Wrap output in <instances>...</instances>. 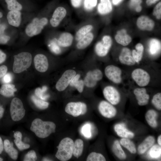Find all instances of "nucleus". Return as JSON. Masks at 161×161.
Segmentation results:
<instances>
[{"label": "nucleus", "mask_w": 161, "mask_h": 161, "mask_svg": "<svg viewBox=\"0 0 161 161\" xmlns=\"http://www.w3.org/2000/svg\"><path fill=\"white\" fill-rule=\"evenodd\" d=\"M56 40L60 47L66 48L72 45L74 40V36L70 32H64L60 34Z\"/></svg>", "instance_id": "19"}, {"label": "nucleus", "mask_w": 161, "mask_h": 161, "mask_svg": "<svg viewBox=\"0 0 161 161\" xmlns=\"http://www.w3.org/2000/svg\"><path fill=\"white\" fill-rule=\"evenodd\" d=\"M133 92L138 105L144 106L148 104L150 96L145 88L144 87L136 88L134 89Z\"/></svg>", "instance_id": "18"}, {"label": "nucleus", "mask_w": 161, "mask_h": 161, "mask_svg": "<svg viewBox=\"0 0 161 161\" xmlns=\"http://www.w3.org/2000/svg\"><path fill=\"white\" fill-rule=\"evenodd\" d=\"M8 9L11 10L20 11L22 8V5L16 0H5Z\"/></svg>", "instance_id": "40"}, {"label": "nucleus", "mask_w": 161, "mask_h": 161, "mask_svg": "<svg viewBox=\"0 0 161 161\" xmlns=\"http://www.w3.org/2000/svg\"><path fill=\"white\" fill-rule=\"evenodd\" d=\"M83 146V142L82 140H76L74 143L73 155L77 158L79 157L82 154Z\"/></svg>", "instance_id": "34"}, {"label": "nucleus", "mask_w": 161, "mask_h": 161, "mask_svg": "<svg viewBox=\"0 0 161 161\" xmlns=\"http://www.w3.org/2000/svg\"><path fill=\"white\" fill-rule=\"evenodd\" d=\"M6 58V54L0 50V64L5 61Z\"/></svg>", "instance_id": "53"}, {"label": "nucleus", "mask_w": 161, "mask_h": 161, "mask_svg": "<svg viewBox=\"0 0 161 161\" xmlns=\"http://www.w3.org/2000/svg\"><path fill=\"white\" fill-rule=\"evenodd\" d=\"M106 160L105 157L102 154L93 152L88 156L86 161H104Z\"/></svg>", "instance_id": "41"}, {"label": "nucleus", "mask_w": 161, "mask_h": 161, "mask_svg": "<svg viewBox=\"0 0 161 161\" xmlns=\"http://www.w3.org/2000/svg\"><path fill=\"white\" fill-rule=\"evenodd\" d=\"M56 128V125L53 122L43 121L37 118L32 121L30 129L37 137L44 138L55 132Z\"/></svg>", "instance_id": "1"}, {"label": "nucleus", "mask_w": 161, "mask_h": 161, "mask_svg": "<svg viewBox=\"0 0 161 161\" xmlns=\"http://www.w3.org/2000/svg\"><path fill=\"white\" fill-rule=\"evenodd\" d=\"M131 76L136 83L140 87L147 86L150 81L149 74L141 68H138L134 70L131 73Z\"/></svg>", "instance_id": "7"}, {"label": "nucleus", "mask_w": 161, "mask_h": 161, "mask_svg": "<svg viewBox=\"0 0 161 161\" xmlns=\"http://www.w3.org/2000/svg\"><path fill=\"white\" fill-rule=\"evenodd\" d=\"M4 148L5 152L12 159L16 160L18 157V151L13 146L12 143L6 139L3 141Z\"/></svg>", "instance_id": "27"}, {"label": "nucleus", "mask_w": 161, "mask_h": 161, "mask_svg": "<svg viewBox=\"0 0 161 161\" xmlns=\"http://www.w3.org/2000/svg\"><path fill=\"white\" fill-rule=\"evenodd\" d=\"M157 114L156 111L153 109H150L146 113L145 119L147 123L151 127L155 128L158 125L157 118Z\"/></svg>", "instance_id": "30"}, {"label": "nucleus", "mask_w": 161, "mask_h": 161, "mask_svg": "<svg viewBox=\"0 0 161 161\" xmlns=\"http://www.w3.org/2000/svg\"><path fill=\"white\" fill-rule=\"evenodd\" d=\"M98 13L101 15H106L112 10V7L110 0H100L97 7Z\"/></svg>", "instance_id": "24"}, {"label": "nucleus", "mask_w": 161, "mask_h": 161, "mask_svg": "<svg viewBox=\"0 0 161 161\" xmlns=\"http://www.w3.org/2000/svg\"><path fill=\"white\" fill-rule=\"evenodd\" d=\"M34 62L35 68L38 72H44L47 70L48 62L45 55L41 54L36 55L34 58Z\"/></svg>", "instance_id": "16"}, {"label": "nucleus", "mask_w": 161, "mask_h": 161, "mask_svg": "<svg viewBox=\"0 0 161 161\" xmlns=\"http://www.w3.org/2000/svg\"><path fill=\"white\" fill-rule=\"evenodd\" d=\"M93 28V25L88 22L81 25L75 32L74 35V40L77 42L83 36L92 31Z\"/></svg>", "instance_id": "20"}, {"label": "nucleus", "mask_w": 161, "mask_h": 161, "mask_svg": "<svg viewBox=\"0 0 161 161\" xmlns=\"http://www.w3.org/2000/svg\"><path fill=\"white\" fill-rule=\"evenodd\" d=\"M51 50L56 54H59L61 52L60 47L58 45L57 40L52 42L49 45Z\"/></svg>", "instance_id": "47"}, {"label": "nucleus", "mask_w": 161, "mask_h": 161, "mask_svg": "<svg viewBox=\"0 0 161 161\" xmlns=\"http://www.w3.org/2000/svg\"><path fill=\"white\" fill-rule=\"evenodd\" d=\"M115 39L117 43L124 46L128 45L132 41L131 38L127 34L126 30L125 29L117 31Z\"/></svg>", "instance_id": "22"}, {"label": "nucleus", "mask_w": 161, "mask_h": 161, "mask_svg": "<svg viewBox=\"0 0 161 161\" xmlns=\"http://www.w3.org/2000/svg\"><path fill=\"white\" fill-rule=\"evenodd\" d=\"M153 15L157 19L161 18V2H159L155 7L153 11Z\"/></svg>", "instance_id": "46"}, {"label": "nucleus", "mask_w": 161, "mask_h": 161, "mask_svg": "<svg viewBox=\"0 0 161 161\" xmlns=\"http://www.w3.org/2000/svg\"><path fill=\"white\" fill-rule=\"evenodd\" d=\"M3 16V14L1 12H0V18H1Z\"/></svg>", "instance_id": "60"}, {"label": "nucleus", "mask_w": 161, "mask_h": 161, "mask_svg": "<svg viewBox=\"0 0 161 161\" xmlns=\"http://www.w3.org/2000/svg\"><path fill=\"white\" fill-rule=\"evenodd\" d=\"M6 26L4 24H0V30L4 32L6 28Z\"/></svg>", "instance_id": "58"}, {"label": "nucleus", "mask_w": 161, "mask_h": 161, "mask_svg": "<svg viewBox=\"0 0 161 161\" xmlns=\"http://www.w3.org/2000/svg\"><path fill=\"white\" fill-rule=\"evenodd\" d=\"M142 1V0H130L129 7L131 8L134 9L137 12H140L142 9L140 5Z\"/></svg>", "instance_id": "44"}, {"label": "nucleus", "mask_w": 161, "mask_h": 161, "mask_svg": "<svg viewBox=\"0 0 161 161\" xmlns=\"http://www.w3.org/2000/svg\"><path fill=\"white\" fill-rule=\"evenodd\" d=\"M94 35L92 31L90 32L77 42L76 46L79 49H83L88 47L92 42Z\"/></svg>", "instance_id": "26"}, {"label": "nucleus", "mask_w": 161, "mask_h": 161, "mask_svg": "<svg viewBox=\"0 0 161 161\" xmlns=\"http://www.w3.org/2000/svg\"><path fill=\"white\" fill-rule=\"evenodd\" d=\"M3 77V81L6 83H8L12 80V76L10 73H6Z\"/></svg>", "instance_id": "51"}, {"label": "nucleus", "mask_w": 161, "mask_h": 161, "mask_svg": "<svg viewBox=\"0 0 161 161\" xmlns=\"http://www.w3.org/2000/svg\"><path fill=\"white\" fill-rule=\"evenodd\" d=\"M68 13L66 9L64 6H59L54 10L49 22L54 27H58L66 17Z\"/></svg>", "instance_id": "12"}, {"label": "nucleus", "mask_w": 161, "mask_h": 161, "mask_svg": "<svg viewBox=\"0 0 161 161\" xmlns=\"http://www.w3.org/2000/svg\"><path fill=\"white\" fill-rule=\"evenodd\" d=\"M10 113L12 120L14 121H18L21 120L24 116L25 110L21 100L17 97L12 100L10 106Z\"/></svg>", "instance_id": "5"}, {"label": "nucleus", "mask_w": 161, "mask_h": 161, "mask_svg": "<svg viewBox=\"0 0 161 161\" xmlns=\"http://www.w3.org/2000/svg\"><path fill=\"white\" fill-rule=\"evenodd\" d=\"M112 39L110 36L104 35L101 40L95 44V50L96 55L100 57L106 56L112 46Z\"/></svg>", "instance_id": "6"}, {"label": "nucleus", "mask_w": 161, "mask_h": 161, "mask_svg": "<svg viewBox=\"0 0 161 161\" xmlns=\"http://www.w3.org/2000/svg\"><path fill=\"white\" fill-rule=\"evenodd\" d=\"M157 142L159 145L161 146V135H160L157 138Z\"/></svg>", "instance_id": "59"}, {"label": "nucleus", "mask_w": 161, "mask_h": 161, "mask_svg": "<svg viewBox=\"0 0 161 161\" xmlns=\"http://www.w3.org/2000/svg\"><path fill=\"white\" fill-rule=\"evenodd\" d=\"M98 109L100 114L104 117L111 118L116 115L117 111L113 105L105 100L101 101L99 103Z\"/></svg>", "instance_id": "14"}, {"label": "nucleus", "mask_w": 161, "mask_h": 161, "mask_svg": "<svg viewBox=\"0 0 161 161\" xmlns=\"http://www.w3.org/2000/svg\"><path fill=\"white\" fill-rule=\"evenodd\" d=\"M14 57L13 69L14 73H21L30 66L32 62V56L30 53L23 52L15 55Z\"/></svg>", "instance_id": "3"}, {"label": "nucleus", "mask_w": 161, "mask_h": 161, "mask_svg": "<svg viewBox=\"0 0 161 161\" xmlns=\"http://www.w3.org/2000/svg\"><path fill=\"white\" fill-rule=\"evenodd\" d=\"M80 77L79 74L76 75L72 79L69 85L71 86L75 87L79 92L81 93L83 91L84 84L83 80H79Z\"/></svg>", "instance_id": "35"}, {"label": "nucleus", "mask_w": 161, "mask_h": 161, "mask_svg": "<svg viewBox=\"0 0 161 161\" xmlns=\"http://www.w3.org/2000/svg\"><path fill=\"white\" fill-rule=\"evenodd\" d=\"M4 112V109L3 106L0 104V120L3 117Z\"/></svg>", "instance_id": "55"}, {"label": "nucleus", "mask_w": 161, "mask_h": 161, "mask_svg": "<svg viewBox=\"0 0 161 161\" xmlns=\"http://www.w3.org/2000/svg\"><path fill=\"white\" fill-rule=\"evenodd\" d=\"M151 148L148 152L149 156L153 159H157L160 157L161 154V146L155 145Z\"/></svg>", "instance_id": "39"}, {"label": "nucleus", "mask_w": 161, "mask_h": 161, "mask_svg": "<svg viewBox=\"0 0 161 161\" xmlns=\"http://www.w3.org/2000/svg\"><path fill=\"white\" fill-rule=\"evenodd\" d=\"M3 160V159L1 157H0V161H2Z\"/></svg>", "instance_id": "61"}, {"label": "nucleus", "mask_w": 161, "mask_h": 161, "mask_svg": "<svg viewBox=\"0 0 161 161\" xmlns=\"http://www.w3.org/2000/svg\"><path fill=\"white\" fill-rule=\"evenodd\" d=\"M83 133L85 136L89 137L91 136L90 127L89 125H85L83 127Z\"/></svg>", "instance_id": "49"}, {"label": "nucleus", "mask_w": 161, "mask_h": 161, "mask_svg": "<svg viewBox=\"0 0 161 161\" xmlns=\"http://www.w3.org/2000/svg\"><path fill=\"white\" fill-rule=\"evenodd\" d=\"M65 111L74 117L84 114L87 111L86 104L81 102H70L68 103L65 108Z\"/></svg>", "instance_id": "8"}, {"label": "nucleus", "mask_w": 161, "mask_h": 161, "mask_svg": "<svg viewBox=\"0 0 161 161\" xmlns=\"http://www.w3.org/2000/svg\"><path fill=\"white\" fill-rule=\"evenodd\" d=\"M123 0H112L113 4L117 5L119 4Z\"/></svg>", "instance_id": "57"}, {"label": "nucleus", "mask_w": 161, "mask_h": 161, "mask_svg": "<svg viewBox=\"0 0 161 161\" xmlns=\"http://www.w3.org/2000/svg\"><path fill=\"white\" fill-rule=\"evenodd\" d=\"M159 0H146V3L148 6L154 4Z\"/></svg>", "instance_id": "56"}, {"label": "nucleus", "mask_w": 161, "mask_h": 161, "mask_svg": "<svg viewBox=\"0 0 161 161\" xmlns=\"http://www.w3.org/2000/svg\"><path fill=\"white\" fill-rule=\"evenodd\" d=\"M14 143L18 148L21 151L23 150L29 148L30 145L24 143L22 141V134L19 131H16L14 134Z\"/></svg>", "instance_id": "31"}, {"label": "nucleus", "mask_w": 161, "mask_h": 161, "mask_svg": "<svg viewBox=\"0 0 161 161\" xmlns=\"http://www.w3.org/2000/svg\"><path fill=\"white\" fill-rule=\"evenodd\" d=\"M48 22V20L47 17H44L40 19L37 18H34L26 27V33L30 37L40 34Z\"/></svg>", "instance_id": "4"}, {"label": "nucleus", "mask_w": 161, "mask_h": 161, "mask_svg": "<svg viewBox=\"0 0 161 161\" xmlns=\"http://www.w3.org/2000/svg\"><path fill=\"white\" fill-rule=\"evenodd\" d=\"M136 24L138 28L143 31H150L153 29L155 26L154 21L144 15L138 18Z\"/></svg>", "instance_id": "15"}, {"label": "nucleus", "mask_w": 161, "mask_h": 161, "mask_svg": "<svg viewBox=\"0 0 161 161\" xmlns=\"http://www.w3.org/2000/svg\"><path fill=\"white\" fill-rule=\"evenodd\" d=\"M107 78L114 83L118 84L122 81V71L120 68L113 65L107 66L104 70Z\"/></svg>", "instance_id": "9"}, {"label": "nucleus", "mask_w": 161, "mask_h": 161, "mask_svg": "<svg viewBox=\"0 0 161 161\" xmlns=\"http://www.w3.org/2000/svg\"><path fill=\"white\" fill-rule=\"evenodd\" d=\"M74 143L73 140L69 137L63 139L57 146L58 150L55 155L56 158L61 161L69 160L73 155Z\"/></svg>", "instance_id": "2"}, {"label": "nucleus", "mask_w": 161, "mask_h": 161, "mask_svg": "<svg viewBox=\"0 0 161 161\" xmlns=\"http://www.w3.org/2000/svg\"><path fill=\"white\" fill-rule=\"evenodd\" d=\"M31 99L35 106L38 108L41 109H44L47 108L49 105L47 102L44 101L40 98L37 97L34 95H32Z\"/></svg>", "instance_id": "38"}, {"label": "nucleus", "mask_w": 161, "mask_h": 161, "mask_svg": "<svg viewBox=\"0 0 161 161\" xmlns=\"http://www.w3.org/2000/svg\"><path fill=\"white\" fill-rule=\"evenodd\" d=\"M7 19L10 25L15 27H18L21 22V13L19 11H10L7 14Z\"/></svg>", "instance_id": "23"}, {"label": "nucleus", "mask_w": 161, "mask_h": 161, "mask_svg": "<svg viewBox=\"0 0 161 161\" xmlns=\"http://www.w3.org/2000/svg\"><path fill=\"white\" fill-rule=\"evenodd\" d=\"M47 89V87L46 86H43L42 88H37L35 91V94L37 97L40 99L44 100H46L49 96V95L45 94Z\"/></svg>", "instance_id": "42"}, {"label": "nucleus", "mask_w": 161, "mask_h": 161, "mask_svg": "<svg viewBox=\"0 0 161 161\" xmlns=\"http://www.w3.org/2000/svg\"><path fill=\"white\" fill-rule=\"evenodd\" d=\"M119 60L121 64L127 66H133L136 63L130 49L127 47L122 49L119 56Z\"/></svg>", "instance_id": "17"}, {"label": "nucleus", "mask_w": 161, "mask_h": 161, "mask_svg": "<svg viewBox=\"0 0 161 161\" xmlns=\"http://www.w3.org/2000/svg\"><path fill=\"white\" fill-rule=\"evenodd\" d=\"M10 37L5 34L0 35V44H5L7 43L10 39Z\"/></svg>", "instance_id": "50"}, {"label": "nucleus", "mask_w": 161, "mask_h": 161, "mask_svg": "<svg viewBox=\"0 0 161 161\" xmlns=\"http://www.w3.org/2000/svg\"><path fill=\"white\" fill-rule=\"evenodd\" d=\"M151 103L156 109H161V93L159 92L154 95L152 98Z\"/></svg>", "instance_id": "43"}, {"label": "nucleus", "mask_w": 161, "mask_h": 161, "mask_svg": "<svg viewBox=\"0 0 161 161\" xmlns=\"http://www.w3.org/2000/svg\"><path fill=\"white\" fill-rule=\"evenodd\" d=\"M97 0H83L82 6L86 13L92 11L97 4Z\"/></svg>", "instance_id": "37"}, {"label": "nucleus", "mask_w": 161, "mask_h": 161, "mask_svg": "<svg viewBox=\"0 0 161 161\" xmlns=\"http://www.w3.org/2000/svg\"><path fill=\"white\" fill-rule=\"evenodd\" d=\"M120 143L131 153L134 154L136 153L137 150L134 143L129 139L123 138L120 140Z\"/></svg>", "instance_id": "36"}, {"label": "nucleus", "mask_w": 161, "mask_h": 161, "mask_svg": "<svg viewBox=\"0 0 161 161\" xmlns=\"http://www.w3.org/2000/svg\"><path fill=\"white\" fill-rule=\"evenodd\" d=\"M4 150L3 141L1 137L0 136V154H2Z\"/></svg>", "instance_id": "54"}, {"label": "nucleus", "mask_w": 161, "mask_h": 161, "mask_svg": "<svg viewBox=\"0 0 161 161\" xmlns=\"http://www.w3.org/2000/svg\"><path fill=\"white\" fill-rule=\"evenodd\" d=\"M76 75V72L73 70L66 71L57 82L55 85L56 89L59 91L64 90Z\"/></svg>", "instance_id": "11"}, {"label": "nucleus", "mask_w": 161, "mask_h": 161, "mask_svg": "<svg viewBox=\"0 0 161 161\" xmlns=\"http://www.w3.org/2000/svg\"><path fill=\"white\" fill-rule=\"evenodd\" d=\"M103 77L102 72L99 69H96L89 71L87 73L85 78L84 85L88 87H93L96 85L97 82L102 79Z\"/></svg>", "instance_id": "13"}, {"label": "nucleus", "mask_w": 161, "mask_h": 161, "mask_svg": "<svg viewBox=\"0 0 161 161\" xmlns=\"http://www.w3.org/2000/svg\"><path fill=\"white\" fill-rule=\"evenodd\" d=\"M161 42L155 38L151 39L148 44V50L149 53L152 56H155L161 50Z\"/></svg>", "instance_id": "29"}, {"label": "nucleus", "mask_w": 161, "mask_h": 161, "mask_svg": "<svg viewBox=\"0 0 161 161\" xmlns=\"http://www.w3.org/2000/svg\"><path fill=\"white\" fill-rule=\"evenodd\" d=\"M112 149L115 155L120 159L123 160L126 158V155L118 140L114 141Z\"/></svg>", "instance_id": "33"}, {"label": "nucleus", "mask_w": 161, "mask_h": 161, "mask_svg": "<svg viewBox=\"0 0 161 161\" xmlns=\"http://www.w3.org/2000/svg\"><path fill=\"white\" fill-rule=\"evenodd\" d=\"M83 0H70L72 6L75 9H78L82 6Z\"/></svg>", "instance_id": "48"}, {"label": "nucleus", "mask_w": 161, "mask_h": 161, "mask_svg": "<svg viewBox=\"0 0 161 161\" xmlns=\"http://www.w3.org/2000/svg\"><path fill=\"white\" fill-rule=\"evenodd\" d=\"M155 142V139L152 136H149L139 145L137 148V152L140 154H142L153 146Z\"/></svg>", "instance_id": "25"}, {"label": "nucleus", "mask_w": 161, "mask_h": 161, "mask_svg": "<svg viewBox=\"0 0 161 161\" xmlns=\"http://www.w3.org/2000/svg\"><path fill=\"white\" fill-rule=\"evenodd\" d=\"M7 67L6 66L3 65L0 66V79L7 73Z\"/></svg>", "instance_id": "52"}, {"label": "nucleus", "mask_w": 161, "mask_h": 161, "mask_svg": "<svg viewBox=\"0 0 161 161\" xmlns=\"http://www.w3.org/2000/svg\"><path fill=\"white\" fill-rule=\"evenodd\" d=\"M37 159V155L34 150L29 151L25 155L24 159V161H35Z\"/></svg>", "instance_id": "45"}, {"label": "nucleus", "mask_w": 161, "mask_h": 161, "mask_svg": "<svg viewBox=\"0 0 161 161\" xmlns=\"http://www.w3.org/2000/svg\"><path fill=\"white\" fill-rule=\"evenodd\" d=\"M16 91L14 85L6 83L0 87V94L6 97H10L14 96V92Z\"/></svg>", "instance_id": "28"}, {"label": "nucleus", "mask_w": 161, "mask_h": 161, "mask_svg": "<svg viewBox=\"0 0 161 161\" xmlns=\"http://www.w3.org/2000/svg\"><path fill=\"white\" fill-rule=\"evenodd\" d=\"M135 48L132 50V55L136 63H139L142 59L144 48L142 44L139 43L136 45Z\"/></svg>", "instance_id": "32"}, {"label": "nucleus", "mask_w": 161, "mask_h": 161, "mask_svg": "<svg viewBox=\"0 0 161 161\" xmlns=\"http://www.w3.org/2000/svg\"><path fill=\"white\" fill-rule=\"evenodd\" d=\"M103 93L105 99L113 105L118 104L120 101V94L118 90L113 86L105 87L103 89Z\"/></svg>", "instance_id": "10"}, {"label": "nucleus", "mask_w": 161, "mask_h": 161, "mask_svg": "<svg viewBox=\"0 0 161 161\" xmlns=\"http://www.w3.org/2000/svg\"><path fill=\"white\" fill-rule=\"evenodd\" d=\"M114 129L117 135L122 138H132L134 136V133L127 129L124 123L116 124Z\"/></svg>", "instance_id": "21"}]
</instances>
